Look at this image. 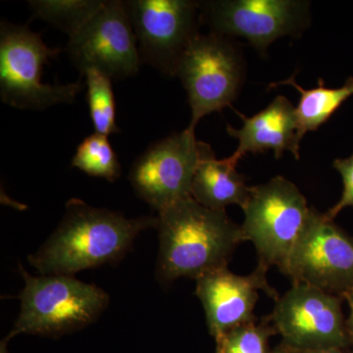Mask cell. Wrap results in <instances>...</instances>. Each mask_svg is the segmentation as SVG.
Segmentation results:
<instances>
[{"label":"cell","instance_id":"obj_24","mask_svg":"<svg viewBox=\"0 0 353 353\" xmlns=\"http://www.w3.org/2000/svg\"><path fill=\"white\" fill-rule=\"evenodd\" d=\"M296 353H347L345 350H319V352H303Z\"/></svg>","mask_w":353,"mask_h":353},{"label":"cell","instance_id":"obj_10","mask_svg":"<svg viewBox=\"0 0 353 353\" xmlns=\"http://www.w3.org/2000/svg\"><path fill=\"white\" fill-rule=\"evenodd\" d=\"M203 141L189 129L157 141L132 164L129 180L158 213L190 196Z\"/></svg>","mask_w":353,"mask_h":353},{"label":"cell","instance_id":"obj_16","mask_svg":"<svg viewBox=\"0 0 353 353\" xmlns=\"http://www.w3.org/2000/svg\"><path fill=\"white\" fill-rule=\"evenodd\" d=\"M280 85H292L301 94L296 113L301 139L306 132H314L328 122L343 102L353 95V77H350L341 88H326L324 81L319 79L317 87L305 90L296 83V76L292 75L283 82L270 83L268 90Z\"/></svg>","mask_w":353,"mask_h":353},{"label":"cell","instance_id":"obj_12","mask_svg":"<svg viewBox=\"0 0 353 353\" xmlns=\"http://www.w3.org/2000/svg\"><path fill=\"white\" fill-rule=\"evenodd\" d=\"M136 34L141 61L168 76L197 34L199 2L192 0L125 1Z\"/></svg>","mask_w":353,"mask_h":353},{"label":"cell","instance_id":"obj_8","mask_svg":"<svg viewBox=\"0 0 353 353\" xmlns=\"http://www.w3.org/2000/svg\"><path fill=\"white\" fill-rule=\"evenodd\" d=\"M199 12L211 32L245 39L262 54L278 39L301 36L310 24V3L303 0L202 1Z\"/></svg>","mask_w":353,"mask_h":353},{"label":"cell","instance_id":"obj_2","mask_svg":"<svg viewBox=\"0 0 353 353\" xmlns=\"http://www.w3.org/2000/svg\"><path fill=\"white\" fill-rule=\"evenodd\" d=\"M157 276L161 282L194 280L228 267L243 240L241 225L226 210L201 205L192 196L158 213Z\"/></svg>","mask_w":353,"mask_h":353},{"label":"cell","instance_id":"obj_1","mask_svg":"<svg viewBox=\"0 0 353 353\" xmlns=\"http://www.w3.org/2000/svg\"><path fill=\"white\" fill-rule=\"evenodd\" d=\"M157 217L126 216L92 208L79 199L67 201L57 229L28 256L41 275L75 276L79 272L118 261L141 232L157 229Z\"/></svg>","mask_w":353,"mask_h":353},{"label":"cell","instance_id":"obj_7","mask_svg":"<svg viewBox=\"0 0 353 353\" xmlns=\"http://www.w3.org/2000/svg\"><path fill=\"white\" fill-rule=\"evenodd\" d=\"M341 297L317 288L292 284L267 316L283 345L296 352L350 347Z\"/></svg>","mask_w":353,"mask_h":353},{"label":"cell","instance_id":"obj_20","mask_svg":"<svg viewBox=\"0 0 353 353\" xmlns=\"http://www.w3.org/2000/svg\"><path fill=\"white\" fill-rule=\"evenodd\" d=\"M277 334L268 318L243 325L216 341V353H269L268 341Z\"/></svg>","mask_w":353,"mask_h":353},{"label":"cell","instance_id":"obj_17","mask_svg":"<svg viewBox=\"0 0 353 353\" xmlns=\"http://www.w3.org/2000/svg\"><path fill=\"white\" fill-rule=\"evenodd\" d=\"M105 0H30L32 15L68 34H78Z\"/></svg>","mask_w":353,"mask_h":353},{"label":"cell","instance_id":"obj_21","mask_svg":"<svg viewBox=\"0 0 353 353\" xmlns=\"http://www.w3.org/2000/svg\"><path fill=\"white\" fill-rule=\"evenodd\" d=\"M333 165L340 173L343 185L340 201L326 212L329 218L334 220L343 209L353 208V153L350 157L334 160Z\"/></svg>","mask_w":353,"mask_h":353},{"label":"cell","instance_id":"obj_3","mask_svg":"<svg viewBox=\"0 0 353 353\" xmlns=\"http://www.w3.org/2000/svg\"><path fill=\"white\" fill-rule=\"evenodd\" d=\"M25 287L15 326L7 338L19 334L59 336L85 328L108 308L105 290L74 276H32L19 265Z\"/></svg>","mask_w":353,"mask_h":353},{"label":"cell","instance_id":"obj_15","mask_svg":"<svg viewBox=\"0 0 353 353\" xmlns=\"http://www.w3.org/2000/svg\"><path fill=\"white\" fill-rule=\"evenodd\" d=\"M252 187L245 176L236 170V164L229 158L217 159L208 143H203L201 161L197 165L190 196L205 208L226 210L227 206L245 208Z\"/></svg>","mask_w":353,"mask_h":353},{"label":"cell","instance_id":"obj_6","mask_svg":"<svg viewBox=\"0 0 353 353\" xmlns=\"http://www.w3.org/2000/svg\"><path fill=\"white\" fill-rule=\"evenodd\" d=\"M245 75L243 55L227 37L215 32L197 34L183 51L175 71L192 109L188 129L194 132L204 116L232 106Z\"/></svg>","mask_w":353,"mask_h":353},{"label":"cell","instance_id":"obj_11","mask_svg":"<svg viewBox=\"0 0 353 353\" xmlns=\"http://www.w3.org/2000/svg\"><path fill=\"white\" fill-rule=\"evenodd\" d=\"M66 51L83 75L94 69L116 80L136 76L143 62L126 3L121 0L104 2L88 24L69 39Z\"/></svg>","mask_w":353,"mask_h":353},{"label":"cell","instance_id":"obj_23","mask_svg":"<svg viewBox=\"0 0 353 353\" xmlns=\"http://www.w3.org/2000/svg\"><path fill=\"white\" fill-rule=\"evenodd\" d=\"M269 353H296L294 350H290V348L285 347V345H282L280 347L276 348L273 352Z\"/></svg>","mask_w":353,"mask_h":353},{"label":"cell","instance_id":"obj_22","mask_svg":"<svg viewBox=\"0 0 353 353\" xmlns=\"http://www.w3.org/2000/svg\"><path fill=\"white\" fill-rule=\"evenodd\" d=\"M341 299H345L348 308H350V315H348L347 319H345V326H347L350 345L353 347V287L350 288L347 292H345L343 296H341Z\"/></svg>","mask_w":353,"mask_h":353},{"label":"cell","instance_id":"obj_9","mask_svg":"<svg viewBox=\"0 0 353 353\" xmlns=\"http://www.w3.org/2000/svg\"><path fill=\"white\" fill-rule=\"evenodd\" d=\"M292 284L343 296L353 287V238L326 213L311 208L283 272Z\"/></svg>","mask_w":353,"mask_h":353},{"label":"cell","instance_id":"obj_18","mask_svg":"<svg viewBox=\"0 0 353 353\" xmlns=\"http://www.w3.org/2000/svg\"><path fill=\"white\" fill-rule=\"evenodd\" d=\"M72 166L88 175L111 183L119 178L122 171L108 137L97 132L87 137L77 148Z\"/></svg>","mask_w":353,"mask_h":353},{"label":"cell","instance_id":"obj_5","mask_svg":"<svg viewBox=\"0 0 353 353\" xmlns=\"http://www.w3.org/2000/svg\"><path fill=\"white\" fill-rule=\"evenodd\" d=\"M60 53L24 26L2 21L0 26V97L11 108L43 110L72 103L82 90L81 82L50 85L41 81L44 65Z\"/></svg>","mask_w":353,"mask_h":353},{"label":"cell","instance_id":"obj_14","mask_svg":"<svg viewBox=\"0 0 353 353\" xmlns=\"http://www.w3.org/2000/svg\"><path fill=\"white\" fill-rule=\"evenodd\" d=\"M236 113L243 119V127L227 126L228 134L239 141L236 152L228 157L230 161L238 165L248 153L256 154L267 150H273L276 158L290 152L299 159L303 139L299 136L296 108L284 95L276 97L266 108L252 117L236 110Z\"/></svg>","mask_w":353,"mask_h":353},{"label":"cell","instance_id":"obj_4","mask_svg":"<svg viewBox=\"0 0 353 353\" xmlns=\"http://www.w3.org/2000/svg\"><path fill=\"white\" fill-rule=\"evenodd\" d=\"M243 210V240L254 245L257 266H275L283 273L310 213L305 196L294 183L277 176L252 187Z\"/></svg>","mask_w":353,"mask_h":353},{"label":"cell","instance_id":"obj_13","mask_svg":"<svg viewBox=\"0 0 353 353\" xmlns=\"http://www.w3.org/2000/svg\"><path fill=\"white\" fill-rule=\"evenodd\" d=\"M267 272L257 266L250 275L241 276L225 267L196 280V294L203 306L209 333L215 341L232 330L257 321L254 309L259 290L278 301L280 296L268 284Z\"/></svg>","mask_w":353,"mask_h":353},{"label":"cell","instance_id":"obj_19","mask_svg":"<svg viewBox=\"0 0 353 353\" xmlns=\"http://www.w3.org/2000/svg\"><path fill=\"white\" fill-rule=\"evenodd\" d=\"M83 76L87 82V99L90 116L97 134L109 136L119 134L116 123V104L112 79L97 70H88Z\"/></svg>","mask_w":353,"mask_h":353}]
</instances>
